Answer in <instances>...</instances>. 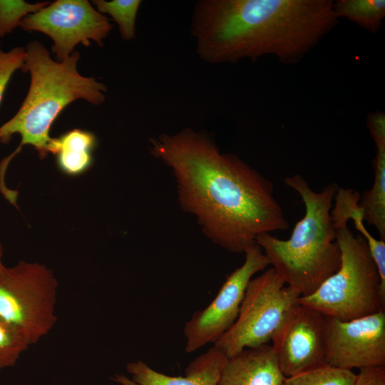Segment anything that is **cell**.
I'll return each instance as SVG.
<instances>
[{"mask_svg": "<svg viewBox=\"0 0 385 385\" xmlns=\"http://www.w3.org/2000/svg\"><path fill=\"white\" fill-rule=\"evenodd\" d=\"M151 155L171 170L179 204L213 243L244 253L257 237L288 229L272 182L204 130L185 128L149 139Z\"/></svg>", "mask_w": 385, "mask_h": 385, "instance_id": "cell-1", "label": "cell"}, {"mask_svg": "<svg viewBox=\"0 0 385 385\" xmlns=\"http://www.w3.org/2000/svg\"><path fill=\"white\" fill-rule=\"evenodd\" d=\"M331 0H199L190 33L210 63L275 56L296 64L338 24Z\"/></svg>", "mask_w": 385, "mask_h": 385, "instance_id": "cell-2", "label": "cell"}, {"mask_svg": "<svg viewBox=\"0 0 385 385\" xmlns=\"http://www.w3.org/2000/svg\"><path fill=\"white\" fill-rule=\"evenodd\" d=\"M284 183L299 195L305 214L296 223L288 240L262 233L255 242L264 250L270 265L284 283L300 297L309 296L341 265V252L331 215L339 186L332 183L317 192L299 174L286 177Z\"/></svg>", "mask_w": 385, "mask_h": 385, "instance_id": "cell-3", "label": "cell"}, {"mask_svg": "<svg viewBox=\"0 0 385 385\" xmlns=\"http://www.w3.org/2000/svg\"><path fill=\"white\" fill-rule=\"evenodd\" d=\"M79 58V53L73 51L63 61H56L40 41L27 44L21 70L30 73L29 89L16 115L0 127L1 142L19 133V151L22 145H31L44 158L53 140L49 134L51 126L64 108L78 99L95 106L104 102L106 86L81 75L77 69Z\"/></svg>", "mask_w": 385, "mask_h": 385, "instance_id": "cell-4", "label": "cell"}, {"mask_svg": "<svg viewBox=\"0 0 385 385\" xmlns=\"http://www.w3.org/2000/svg\"><path fill=\"white\" fill-rule=\"evenodd\" d=\"M334 200L331 215L341 252L340 267L316 292L300 297L299 304L342 321L384 311L378 270L366 242L349 227L342 198L335 194Z\"/></svg>", "mask_w": 385, "mask_h": 385, "instance_id": "cell-5", "label": "cell"}, {"mask_svg": "<svg viewBox=\"0 0 385 385\" xmlns=\"http://www.w3.org/2000/svg\"><path fill=\"white\" fill-rule=\"evenodd\" d=\"M57 281L37 262H19L0 268V321L18 332L29 345L48 334L56 321Z\"/></svg>", "mask_w": 385, "mask_h": 385, "instance_id": "cell-6", "label": "cell"}, {"mask_svg": "<svg viewBox=\"0 0 385 385\" xmlns=\"http://www.w3.org/2000/svg\"><path fill=\"white\" fill-rule=\"evenodd\" d=\"M300 295L286 285L272 267L249 282L237 318L213 346L227 357L247 348L265 344L272 339L290 312L299 304Z\"/></svg>", "mask_w": 385, "mask_h": 385, "instance_id": "cell-7", "label": "cell"}, {"mask_svg": "<svg viewBox=\"0 0 385 385\" xmlns=\"http://www.w3.org/2000/svg\"><path fill=\"white\" fill-rule=\"evenodd\" d=\"M24 30L41 32L53 41L51 51L58 61L67 58L79 43L99 46L113 26L87 0H57L27 15L20 22Z\"/></svg>", "mask_w": 385, "mask_h": 385, "instance_id": "cell-8", "label": "cell"}, {"mask_svg": "<svg viewBox=\"0 0 385 385\" xmlns=\"http://www.w3.org/2000/svg\"><path fill=\"white\" fill-rule=\"evenodd\" d=\"M243 264L226 279L215 298L204 309L195 312L185 324V351L191 353L215 342L236 321L247 286L257 272L270 262L257 244L245 252Z\"/></svg>", "mask_w": 385, "mask_h": 385, "instance_id": "cell-9", "label": "cell"}, {"mask_svg": "<svg viewBox=\"0 0 385 385\" xmlns=\"http://www.w3.org/2000/svg\"><path fill=\"white\" fill-rule=\"evenodd\" d=\"M324 364L351 370L385 366V312L342 321L324 317Z\"/></svg>", "mask_w": 385, "mask_h": 385, "instance_id": "cell-10", "label": "cell"}, {"mask_svg": "<svg viewBox=\"0 0 385 385\" xmlns=\"http://www.w3.org/2000/svg\"><path fill=\"white\" fill-rule=\"evenodd\" d=\"M324 316L299 304L273 336L272 348L285 377L324 364Z\"/></svg>", "mask_w": 385, "mask_h": 385, "instance_id": "cell-11", "label": "cell"}, {"mask_svg": "<svg viewBox=\"0 0 385 385\" xmlns=\"http://www.w3.org/2000/svg\"><path fill=\"white\" fill-rule=\"evenodd\" d=\"M227 356L212 346L188 366L185 376H173L151 369L141 361L127 365L131 379L117 375L113 380L120 385H217Z\"/></svg>", "mask_w": 385, "mask_h": 385, "instance_id": "cell-12", "label": "cell"}, {"mask_svg": "<svg viewBox=\"0 0 385 385\" xmlns=\"http://www.w3.org/2000/svg\"><path fill=\"white\" fill-rule=\"evenodd\" d=\"M284 378L272 346L265 344L227 357L217 385H281Z\"/></svg>", "mask_w": 385, "mask_h": 385, "instance_id": "cell-13", "label": "cell"}, {"mask_svg": "<svg viewBox=\"0 0 385 385\" xmlns=\"http://www.w3.org/2000/svg\"><path fill=\"white\" fill-rule=\"evenodd\" d=\"M366 125L376 147L374 181L372 188L364 191L359 205L364 211V219L378 231L380 240L385 241V114L377 111L369 113Z\"/></svg>", "mask_w": 385, "mask_h": 385, "instance_id": "cell-14", "label": "cell"}, {"mask_svg": "<svg viewBox=\"0 0 385 385\" xmlns=\"http://www.w3.org/2000/svg\"><path fill=\"white\" fill-rule=\"evenodd\" d=\"M95 135L88 131L73 129L58 138H53L49 153L57 156L59 168L70 175H80L92 163Z\"/></svg>", "mask_w": 385, "mask_h": 385, "instance_id": "cell-15", "label": "cell"}, {"mask_svg": "<svg viewBox=\"0 0 385 385\" xmlns=\"http://www.w3.org/2000/svg\"><path fill=\"white\" fill-rule=\"evenodd\" d=\"M337 192L345 204L349 219L352 220L355 228L366 242L371 256L378 270L381 295L385 300V241L373 237L364 226V211L359 205L361 197L359 192L351 188L339 187Z\"/></svg>", "mask_w": 385, "mask_h": 385, "instance_id": "cell-16", "label": "cell"}, {"mask_svg": "<svg viewBox=\"0 0 385 385\" xmlns=\"http://www.w3.org/2000/svg\"><path fill=\"white\" fill-rule=\"evenodd\" d=\"M337 17H344L371 33H376L385 17L384 0H337L333 1Z\"/></svg>", "mask_w": 385, "mask_h": 385, "instance_id": "cell-17", "label": "cell"}, {"mask_svg": "<svg viewBox=\"0 0 385 385\" xmlns=\"http://www.w3.org/2000/svg\"><path fill=\"white\" fill-rule=\"evenodd\" d=\"M140 0H93L92 4L101 14H108L119 28L121 38L130 41L135 37V21Z\"/></svg>", "mask_w": 385, "mask_h": 385, "instance_id": "cell-18", "label": "cell"}, {"mask_svg": "<svg viewBox=\"0 0 385 385\" xmlns=\"http://www.w3.org/2000/svg\"><path fill=\"white\" fill-rule=\"evenodd\" d=\"M356 377L351 370L323 365L285 377L281 385H354Z\"/></svg>", "mask_w": 385, "mask_h": 385, "instance_id": "cell-19", "label": "cell"}, {"mask_svg": "<svg viewBox=\"0 0 385 385\" xmlns=\"http://www.w3.org/2000/svg\"><path fill=\"white\" fill-rule=\"evenodd\" d=\"M49 4L48 1L30 4L22 0H0V37L10 34L19 26L21 21L27 15L41 10Z\"/></svg>", "mask_w": 385, "mask_h": 385, "instance_id": "cell-20", "label": "cell"}, {"mask_svg": "<svg viewBox=\"0 0 385 385\" xmlns=\"http://www.w3.org/2000/svg\"><path fill=\"white\" fill-rule=\"evenodd\" d=\"M29 346L18 332L0 321V371L14 366Z\"/></svg>", "mask_w": 385, "mask_h": 385, "instance_id": "cell-21", "label": "cell"}, {"mask_svg": "<svg viewBox=\"0 0 385 385\" xmlns=\"http://www.w3.org/2000/svg\"><path fill=\"white\" fill-rule=\"evenodd\" d=\"M26 58V48L16 47L8 52L0 48V103L6 86L17 69H21Z\"/></svg>", "mask_w": 385, "mask_h": 385, "instance_id": "cell-22", "label": "cell"}, {"mask_svg": "<svg viewBox=\"0 0 385 385\" xmlns=\"http://www.w3.org/2000/svg\"><path fill=\"white\" fill-rule=\"evenodd\" d=\"M354 385H385V366L359 369Z\"/></svg>", "mask_w": 385, "mask_h": 385, "instance_id": "cell-23", "label": "cell"}, {"mask_svg": "<svg viewBox=\"0 0 385 385\" xmlns=\"http://www.w3.org/2000/svg\"><path fill=\"white\" fill-rule=\"evenodd\" d=\"M2 256H3V247L0 242V268L4 265L1 261Z\"/></svg>", "mask_w": 385, "mask_h": 385, "instance_id": "cell-24", "label": "cell"}]
</instances>
